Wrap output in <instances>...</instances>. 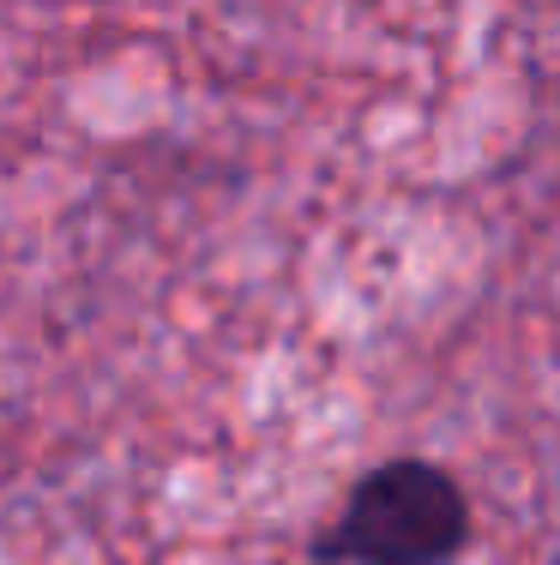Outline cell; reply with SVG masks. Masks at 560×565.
Listing matches in <instances>:
<instances>
[{
	"label": "cell",
	"mask_w": 560,
	"mask_h": 565,
	"mask_svg": "<svg viewBox=\"0 0 560 565\" xmlns=\"http://www.w3.org/2000/svg\"><path fill=\"white\" fill-rule=\"evenodd\" d=\"M476 511L464 481L434 457H385L362 469L331 523L308 542L314 565H458Z\"/></svg>",
	"instance_id": "cell-1"
}]
</instances>
